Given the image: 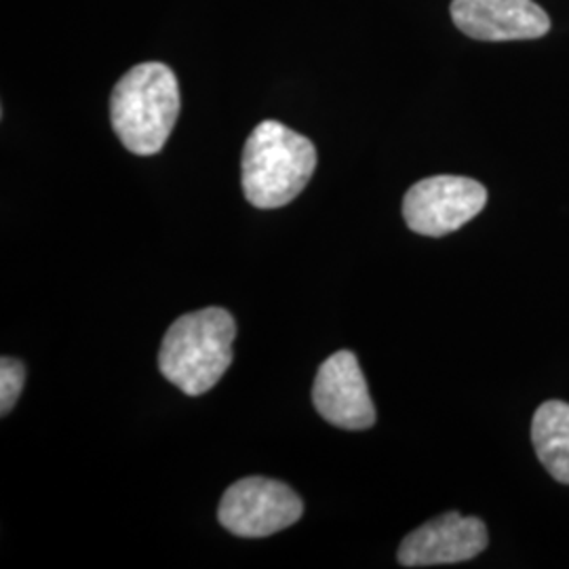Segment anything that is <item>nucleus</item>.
Instances as JSON below:
<instances>
[{"label":"nucleus","instance_id":"obj_1","mask_svg":"<svg viewBox=\"0 0 569 569\" xmlns=\"http://www.w3.org/2000/svg\"><path fill=\"white\" fill-rule=\"evenodd\" d=\"M237 323L232 315L209 306L173 321L159 350V369L188 397H201L216 387L232 366Z\"/></svg>","mask_w":569,"mask_h":569},{"label":"nucleus","instance_id":"obj_2","mask_svg":"<svg viewBox=\"0 0 569 569\" xmlns=\"http://www.w3.org/2000/svg\"><path fill=\"white\" fill-rule=\"evenodd\" d=\"M180 114V84L173 70L159 61L133 66L110 98V121L122 146L152 157L163 150Z\"/></svg>","mask_w":569,"mask_h":569},{"label":"nucleus","instance_id":"obj_3","mask_svg":"<svg viewBox=\"0 0 569 569\" xmlns=\"http://www.w3.org/2000/svg\"><path fill=\"white\" fill-rule=\"evenodd\" d=\"M317 167V148L279 121H262L247 138L241 161L244 199L279 209L305 190Z\"/></svg>","mask_w":569,"mask_h":569},{"label":"nucleus","instance_id":"obj_4","mask_svg":"<svg viewBox=\"0 0 569 569\" xmlns=\"http://www.w3.org/2000/svg\"><path fill=\"white\" fill-rule=\"evenodd\" d=\"M305 505L281 481L244 477L226 489L218 519L230 533L241 538H266L300 521Z\"/></svg>","mask_w":569,"mask_h":569},{"label":"nucleus","instance_id":"obj_5","mask_svg":"<svg viewBox=\"0 0 569 569\" xmlns=\"http://www.w3.org/2000/svg\"><path fill=\"white\" fill-rule=\"evenodd\" d=\"M486 203L483 183L462 176H435L407 190L403 218L418 234L446 237L477 218Z\"/></svg>","mask_w":569,"mask_h":569},{"label":"nucleus","instance_id":"obj_6","mask_svg":"<svg viewBox=\"0 0 569 569\" xmlns=\"http://www.w3.org/2000/svg\"><path fill=\"white\" fill-rule=\"evenodd\" d=\"M312 403L321 418L345 430H367L376 425V406L369 397L359 359L340 350L323 361L312 387Z\"/></svg>","mask_w":569,"mask_h":569},{"label":"nucleus","instance_id":"obj_7","mask_svg":"<svg viewBox=\"0 0 569 569\" xmlns=\"http://www.w3.org/2000/svg\"><path fill=\"white\" fill-rule=\"evenodd\" d=\"M488 547V528L477 517L446 512L422 528L413 529L401 542L397 559L403 568L449 566L475 559Z\"/></svg>","mask_w":569,"mask_h":569},{"label":"nucleus","instance_id":"obj_8","mask_svg":"<svg viewBox=\"0 0 569 569\" xmlns=\"http://www.w3.org/2000/svg\"><path fill=\"white\" fill-rule=\"evenodd\" d=\"M451 20L475 41H533L549 34L550 18L533 0H453Z\"/></svg>","mask_w":569,"mask_h":569},{"label":"nucleus","instance_id":"obj_9","mask_svg":"<svg viewBox=\"0 0 569 569\" xmlns=\"http://www.w3.org/2000/svg\"><path fill=\"white\" fill-rule=\"evenodd\" d=\"M531 441L540 462L559 483L569 486V406L547 401L531 420Z\"/></svg>","mask_w":569,"mask_h":569},{"label":"nucleus","instance_id":"obj_10","mask_svg":"<svg viewBox=\"0 0 569 569\" xmlns=\"http://www.w3.org/2000/svg\"><path fill=\"white\" fill-rule=\"evenodd\" d=\"M26 382V367L13 357L0 361V416H7L20 399Z\"/></svg>","mask_w":569,"mask_h":569}]
</instances>
